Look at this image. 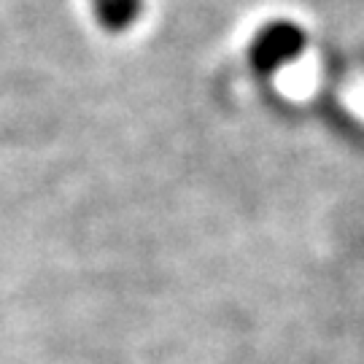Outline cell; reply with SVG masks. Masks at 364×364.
I'll list each match as a JSON object with an SVG mask.
<instances>
[{"instance_id": "7a4b0ae2", "label": "cell", "mask_w": 364, "mask_h": 364, "mask_svg": "<svg viewBox=\"0 0 364 364\" xmlns=\"http://www.w3.org/2000/svg\"><path fill=\"white\" fill-rule=\"evenodd\" d=\"M90 6L105 33H127L144 14V0H90Z\"/></svg>"}, {"instance_id": "6da1fadb", "label": "cell", "mask_w": 364, "mask_h": 364, "mask_svg": "<svg viewBox=\"0 0 364 364\" xmlns=\"http://www.w3.org/2000/svg\"><path fill=\"white\" fill-rule=\"evenodd\" d=\"M308 46V33L291 19H270L254 33L248 43V63L259 76H273L291 65Z\"/></svg>"}]
</instances>
